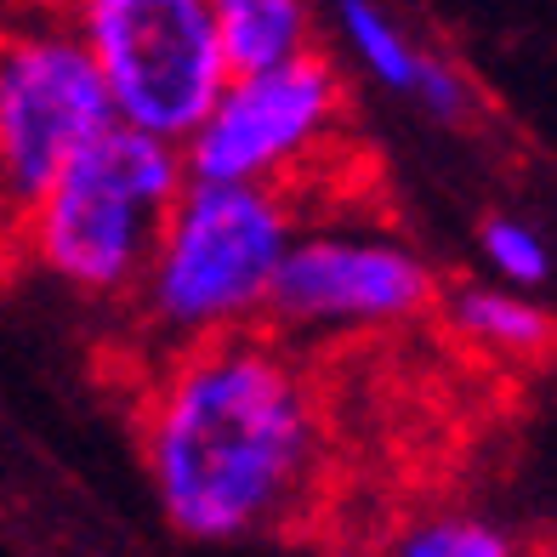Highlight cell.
<instances>
[{"label":"cell","instance_id":"obj_1","mask_svg":"<svg viewBox=\"0 0 557 557\" xmlns=\"http://www.w3.org/2000/svg\"><path fill=\"white\" fill-rule=\"evenodd\" d=\"M137 449L183 541H257L319 495L324 416L308 364L273 331L165 352L137 404Z\"/></svg>","mask_w":557,"mask_h":557},{"label":"cell","instance_id":"obj_2","mask_svg":"<svg viewBox=\"0 0 557 557\" xmlns=\"http://www.w3.org/2000/svg\"><path fill=\"white\" fill-rule=\"evenodd\" d=\"M296 199L245 183H183L154 239L132 319L154 342V359L268 324L278 262L296 239Z\"/></svg>","mask_w":557,"mask_h":557},{"label":"cell","instance_id":"obj_3","mask_svg":"<svg viewBox=\"0 0 557 557\" xmlns=\"http://www.w3.org/2000/svg\"><path fill=\"white\" fill-rule=\"evenodd\" d=\"M183 183V148L109 125L58 171L7 257L86 301H132Z\"/></svg>","mask_w":557,"mask_h":557},{"label":"cell","instance_id":"obj_4","mask_svg":"<svg viewBox=\"0 0 557 557\" xmlns=\"http://www.w3.org/2000/svg\"><path fill=\"white\" fill-rule=\"evenodd\" d=\"M74 40L103 81L114 125L183 148L227 86L206 0H74Z\"/></svg>","mask_w":557,"mask_h":557},{"label":"cell","instance_id":"obj_5","mask_svg":"<svg viewBox=\"0 0 557 557\" xmlns=\"http://www.w3.org/2000/svg\"><path fill=\"white\" fill-rule=\"evenodd\" d=\"M109 97L69 23L0 29V250L81 148L109 132Z\"/></svg>","mask_w":557,"mask_h":557},{"label":"cell","instance_id":"obj_6","mask_svg":"<svg viewBox=\"0 0 557 557\" xmlns=\"http://www.w3.org/2000/svg\"><path fill=\"white\" fill-rule=\"evenodd\" d=\"M342 114H347L342 74L319 52L227 74L211 114L183 143V165L194 183H245L290 194L331 154Z\"/></svg>","mask_w":557,"mask_h":557},{"label":"cell","instance_id":"obj_7","mask_svg":"<svg viewBox=\"0 0 557 557\" xmlns=\"http://www.w3.org/2000/svg\"><path fill=\"white\" fill-rule=\"evenodd\" d=\"M433 301L438 273L404 239L370 234V227H296L262 331H278L285 347L319 336H364L421 319Z\"/></svg>","mask_w":557,"mask_h":557},{"label":"cell","instance_id":"obj_8","mask_svg":"<svg viewBox=\"0 0 557 557\" xmlns=\"http://www.w3.org/2000/svg\"><path fill=\"white\" fill-rule=\"evenodd\" d=\"M216 23L222 58L234 74L290 63L313 52V7L308 0H206Z\"/></svg>","mask_w":557,"mask_h":557},{"label":"cell","instance_id":"obj_9","mask_svg":"<svg viewBox=\"0 0 557 557\" xmlns=\"http://www.w3.org/2000/svg\"><path fill=\"white\" fill-rule=\"evenodd\" d=\"M449 324L467 347L490 352V359L535 364L552 352V313L535 296H518L506 285H467L449 301Z\"/></svg>","mask_w":557,"mask_h":557},{"label":"cell","instance_id":"obj_10","mask_svg":"<svg viewBox=\"0 0 557 557\" xmlns=\"http://www.w3.org/2000/svg\"><path fill=\"white\" fill-rule=\"evenodd\" d=\"M331 12H336V29L347 40L352 63H359L375 86L410 97L416 81H421V63H426V52L410 40V29H404L382 0H331Z\"/></svg>","mask_w":557,"mask_h":557},{"label":"cell","instance_id":"obj_11","mask_svg":"<svg viewBox=\"0 0 557 557\" xmlns=\"http://www.w3.org/2000/svg\"><path fill=\"white\" fill-rule=\"evenodd\" d=\"M387 557H523L518 535L478 512H426L404 523Z\"/></svg>","mask_w":557,"mask_h":557},{"label":"cell","instance_id":"obj_12","mask_svg":"<svg viewBox=\"0 0 557 557\" xmlns=\"http://www.w3.org/2000/svg\"><path fill=\"white\" fill-rule=\"evenodd\" d=\"M478 245H484V262L495 268V278L506 290H541L546 278H552V245L535 222H523V216H490L484 222V234H478Z\"/></svg>","mask_w":557,"mask_h":557},{"label":"cell","instance_id":"obj_13","mask_svg":"<svg viewBox=\"0 0 557 557\" xmlns=\"http://www.w3.org/2000/svg\"><path fill=\"white\" fill-rule=\"evenodd\" d=\"M416 103L433 114V120H444V125H455V120H467V109H472V91H467V81L455 74L449 63H438V58H426L421 63V81H416Z\"/></svg>","mask_w":557,"mask_h":557},{"label":"cell","instance_id":"obj_14","mask_svg":"<svg viewBox=\"0 0 557 557\" xmlns=\"http://www.w3.org/2000/svg\"><path fill=\"white\" fill-rule=\"evenodd\" d=\"M523 557H552V552H535V546H523Z\"/></svg>","mask_w":557,"mask_h":557}]
</instances>
